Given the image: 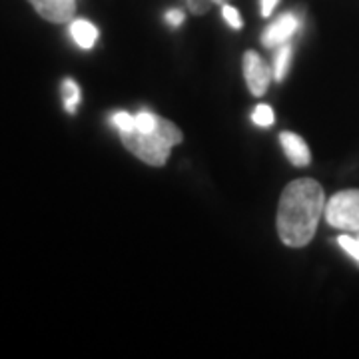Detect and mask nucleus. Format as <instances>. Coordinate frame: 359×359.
<instances>
[{
    "instance_id": "nucleus-1",
    "label": "nucleus",
    "mask_w": 359,
    "mask_h": 359,
    "mask_svg": "<svg viewBox=\"0 0 359 359\" xmlns=\"http://www.w3.org/2000/svg\"><path fill=\"white\" fill-rule=\"evenodd\" d=\"M325 214V194L320 182L297 178L283 188L278 205V233L290 248L308 245Z\"/></svg>"
},
{
    "instance_id": "nucleus-2",
    "label": "nucleus",
    "mask_w": 359,
    "mask_h": 359,
    "mask_svg": "<svg viewBox=\"0 0 359 359\" xmlns=\"http://www.w3.org/2000/svg\"><path fill=\"white\" fill-rule=\"evenodd\" d=\"M182 132L176 124H172L166 118H156V126L148 132L140 130H130L122 132L120 140L124 144V148L132 152L136 158H140L142 162H146L148 166H164L168 162L170 150L182 144Z\"/></svg>"
},
{
    "instance_id": "nucleus-3",
    "label": "nucleus",
    "mask_w": 359,
    "mask_h": 359,
    "mask_svg": "<svg viewBox=\"0 0 359 359\" xmlns=\"http://www.w3.org/2000/svg\"><path fill=\"white\" fill-rule=\"evenodd\" d=\"M325 219L332 228L359 233V190L335 194L325 204Z\"/></svg>"
},
{
    "instance_id": "nucleus-4",
    "label": "nucleus",
    "mask_w": 359,
    "mask_h": 359,
    "mask_svg": "<svg viewBox=\"0 0 359 359\" xmlns=\"http://www.w3.org/2000/svg\"><path fill=\"white\" fill-rule=\"evenodd\" d=\"M244 76L248 82V88L254 96H264L271 80V70L264 62V58L254 50H248L244 54Z\"/></svg>"
},
{
    "instance_id": "nucleus-5",
    "label": "nucleus",
    "mask_w": 359,
    "mask_h": 359,
    "mask_svg": "<svg viewBox=\"0 0 359 359\" xmlns=\"http://www.w3.org/2000/svg\"><path fill=\"white\" fill-rule=\"evenodd\" d=\"M299 28H302V20L295 14H282L264 30L262 44L266 48H280L282 44H287V40L292 39L295 32H299Z\"/></svg>"
},
{
    "instance_id": "nucleus-6",
    "label": "nucleus",
    "mask_w": 359,
    "mask_h": 359,
    "mask_svg": "<svg viewBox=\"0 0 359 359\" xmlns=\"http://www.w3.org/2000/svg\"><path fill=\"white\" fill-rule=\"evenodd\" d=\"M32 8L48 22L65 25L76 14V0H28Z\"/></svg>"
},
{
    "instance_id": "nucleus-7",
    "label": "nucleus",
    "mask_w": 359,
    "mask_h": 359,
    "mask_svg": "<svg viewBox=\"0 0 359 359\" xmlns=\"http://www.w3.org/2000/svg\"><path fill=\"white\" fill-rule=\"evenodd\" d=\"M280 144H282L283 152L290 158V162L297 168L309 166L311 162V154L306 140L302 136H297L294 132H282L280 134Z\"/></svg>"
},
{
    "instance_id": "nucleus-8",
    "label": "nucleus",
    "mask_w": 359,
    "mask_h": 359,
    "mask_svg": "<svg viewBox=\"0 0 359 359\" xmlns=\"http://www.w3.org/2000/svg\"><path fill=\"white\" fill-rule=\"evenodd\" d=\"M70 36H72V40L76 42L82 50H90L96 44V40H98V28L92 22H88V20L78 18V20H74L70 25Z\"/></svg>"
},
{
    "instance_id": "nucleus-9",
    "label": "nucleus",
    "mask_w": 359,
    "mask_h": 359,
    "mask_svg": "<svg viewBox=\"0 0 359 359\" xmlns=\"http://www.w3.org/2000/svg\"><path fill=\"white\" fill-rule=\"evenodd\" d=\"M290 62H292V46L290 44H282L276 56H273V78L278 82H282L287 70H290Z\"/></svg>"
},
{
    "instance_id": "nucleus-10",
    "label": "nucleus",
    "mask_w": 359,
    "mask_h": 359,
    "mask_svg": "<svg viewBox=\"0 0 359 359\" xmlns=\"http://www.w3.org/2000/svg\"><path fill=\"white\" fill-rule=\"evenodd\" d=\"M62 90H65V108L70 114H74L78 104H80V88H78V84L74 80L66 78L65 84H62Z\"/></svg>"
},
{
    "instance_id": "nucleus-11",
    "label": "nucleus",
    "mask_w": 359,
    "mask_h": 359,
    "mask_svg": "<svg viewBox=\"0 0 359 359\" xmlns=\"http://www.w3.org/2000/svg\"><path fill=\"white\" fill-rule=\"evenodd\" d=\"M252 120H254V124H257V126L268 128V126H271L276 122V114H273V110L269 108L268 104H259V106L254 108V112H252Z\"/></svg>"
},
{
    "instance_id": "nucleus-12",
    "label": "nucleus",
    "mask_w": 359,
    "mask_h": 359,
    "mask_svg": "<svg viewBox=\"0 0 359 359\" xmlns=\"http://www.w3.org/2000/svg\"><path fill=\"white\" fill-rule=\"evenodd\" d=\"M112 124H114L118 132L122 134V132H130V130H134L136 126V120H134V116H130L128 112H116L112 116Z\"/></svg>"
},
{
    "instance_id": "nucleus-13",
    "label": "nucleus",
    "mask_w": 359,
    "mask_h": 359,
    "mask_svg": "<svg viewBox=\"0 0 359 359\" xmlns=\"http://www.w3.org/2000/svg\"><path fill=\"white\" fill-rule=\"evenodd\" d=\"M222 16H224V20L228 22V25L231 26V28H242L244 26V22H242V16H240V13L233 8V6H230V4H222Z\"/></svg>"
},
{
    "instance_id": "nucleus-14",
    "label": "nucleus",
    "mask_w": 359,
    "mask_h": 359,
    "mask_svg": "<svg viewBox=\"0 0 359 359\" xmlns=\"http://www.w3.org/2000/svg\"><path fill=\"white\" fill-rule=\"evenodd\" d=\"M337 242H339V245L346 250L349 256L358 262V266H359V242L358 240H353V238H349V236H339V238H337Z\"/></svg>"
},
{
    "instance_id": "nucleus-15",
    "label": "nucleus",
    "mask_w": 359,
    "mask_h": 359,
    "mask_svg": "<svg viewBox=\"0 0 359 359\" xmlns=\"http://www.w3.org/2000/svg\"><path fill=\"white\" fill-rule=\"evenodd\" d=\"M186 4H188V11L196 16H200V14H205L210 11V6L214 4V0H186Z\"/></svg>"
},
{
    "instance_id": "nucleus-16",
    "label": "nucleus",
    "mask_w": 359,
    "mask_h": 359,
    "mask_svg": "<svg viewBox=\"0 0 359 359\" xmlns=\"http://www.w3.org/2000/svg\"><path fill=\"white\" fill-rule=\"evenodd\" d=\"M164 18H166L168 25L174 26V28H176V26H180V25H182V22H184V13H182L180 8H172V11H168Z\"/></svg>"
},
{
    "instance_id": "nucleus-17",
    "label": "nucleus",
    "mask_w": 359,
    "mask_h": 359,
    "mask_svg": "<svg viewBox=\"0 0 359 359\" xmlns=\"http://www.w3.org/2000/svg\"><path fill=\"white\" fill-rule=\"evenodd\" d=\"M259 2H262V16H264V18H268V16L273 14V8L278 6V2H280V0H259Z\"/></svg>"
},
{
    "instance_id": "nucleus-18",
    "label": "nucleus",
    "mask_w": 359,
    "mask_h": 359,
    "mask_svg": "<svg viewBox=\"0 0 359 359\" xmlns=\"http://www.w3.org/2000/svg\"><path fill=\"white\" fill-rule=\"evenodd\" d=\"M224 2H226V0H214V4H219V6H222Z\"/></svg>"
},
{
    "instance_id": "nucleus-19",
    "label": "nucleus",
    "mask_w": 359,
    "mask_h": 359,
    "mask_svg": "<svg viewBox=\"0 0 359 359\" xmlns=\"http://www.w3.org/2000/svg\"><path fill=\"white\" fill-rule=\"evenodd\" d=\"M358 242H359V238H358Z\"/></svg>"
}]
</instances>
